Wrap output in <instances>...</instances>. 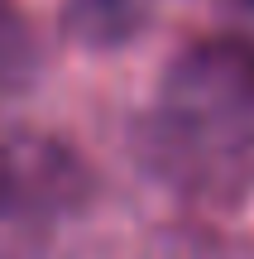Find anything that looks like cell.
Returning a JSON list of instances; mask_svg holds the SVG:
<instances>
[{
	"label": "cell",
	"mask_w": 254,
	"mask_h": 259,
	"mask_svg": "<svg viewBox=\"0 0 254 259\" xmlns=\"http://www.w3.org/2000/svg\"><path fill=\"white\" fill-rule=\"evenodd\" d=\"M159 111L226 135H254V48L240 38H201L168 63Z\"/></svg>",
	"instance_id": "obj_3"
},
{
	"label": "cell",
	"mask_w": 254,
	"mask_h": 259,
	"mask_svg": "<svg viewBox=\"0 0 254 259\" xmlns=\"http://www.w3.org/2000/svg\"><path fill=\"white\" fill-rule=\"evenodd\" d=\"M96 192L91 168L53 135L0 139V259H34Z\"/></svg>",
	"instance_id": "obj_1"
},
{
	"label": "cell",
	"mask_w": 254,
	"mask_h": 259,
	"mask_svg": "<svg viewBox=\"0 0 254 259\" xmlns=\"http://www.w3.org/2000/svg\"><path fill=\"white\" fill-rule=\"evenodd\" d=\"M154 15V0H63V38L91 53H111L125 48L130 38L144 34Z\"/></svg>",
	"instance_id": "obj_4"
},
{
	"label": "cell",
	"mask_w": 254,
	"mask_h": 259,
	"mask_svg": "<svg viewBox=\"0 0 254 259\" xmlns=\"http://www.w3.org/2000/svg\"><path fill=\"white\" fill-rule=\"evenodd\" d=\"M134 149L159 183L201 202H235L254 187V135H226L154 106L134 130Z\"/></svg>",
	"instance_id": "obj_2"
},
{
	"label": "cell",
	"mask_w": 254,
	"mask_h": 259,
	"mask_svg": "<svg viewBox=\"0 0 254 259\" xmlns=\"http://www.w3.org/2000/svg\"><path fill=\"white\" fill-rule=\"evenodd\" d=\"M43 48H38L34 19L19 10V0H0V101L19 96L38 82Z\"/></svg>",
	"instance_id": "obj_5"
}]
</instances>
